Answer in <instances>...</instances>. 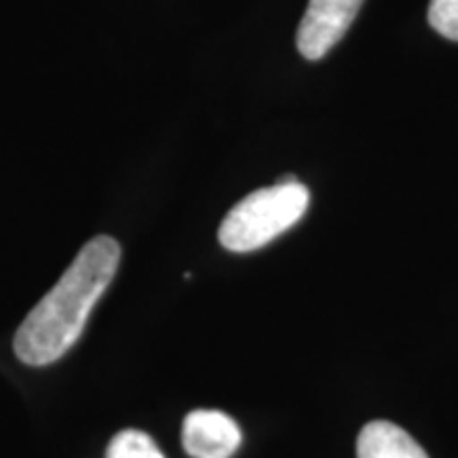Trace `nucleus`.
Segmentation results:
<instances>
[{
    "mask_svg": "<svg viewBox=\"0 0 458 458\" xmlns=\"http://www.w3.org/2000/svg\"><path fill=\"white\" fill-rule=\"evenodd\" d=\"M122 259L111 236H96L79 250L71 267L17 329L13 351L21 363L43 368L71 351L91 310L105 295Z\"/></svg>",
    "mask_w": 458,
    "mask_h": 458,
    "instance_id": "nucleus-1",
    "label": "nucleus"
},
{
    "mask_svg": "<svg viewBox=\"0 0 458 458\" xmlns=\"http://www.w3.org/2000/svg\"><path fill=\"white\" fill-rule=\"evenodd\" d=\"M308 206L310 191L300 181L257 189L229 210L219 227V242L232 253H250L293 227Z\"/></svg>",
    "mask_w": 458,
    "mask_h": 458,
    "instance_id": "nucleus-2",
    "label": "nucleus"
},
{
    "mask_svg": "<svg viewBox=\"0 0 458 458\" xmlns=\"http://www.w3.org/2000/svg\"><path fill=\"white\" fill-rule=\"evenodd\" d=\"M363 0H310L297 30V49L306 60L325 57L352 26Z\"/></svg>",
    "mask_w": 458,
    "mask_h": 458,
    "instance_id": "nucleus-3",
    "label": "nucleus"
},
{
    "mask_svg": "<svg viewBox=\"0 0 458 458\" xmlns=\"http://www.w3.org/2000/svg\"><path fill=\"white\" fill-rule=\"evenodd\" d=\"M240 442V427L223 411L196 410L182 422V448L191 458H232Z\"/></svg>",
    "mask_w": 458,
    "mask_h": 458,
    "instance_id": "nucleus-4",
    "label": "nucleus"
},
{
    "mask_svg": "<svg viewBox=\"0 0 458 458\" xmlns=\"http://www.w3.org/2000/svg\"><path fill=\"white\" fill-rule=\"evenodd\" d=\"M357 458H428L403 428L386 420L363 427L357 439Z\"/></svg>",
    "mask_w": 458,
    "mask_h": 458,
    "instance_id": "nucleus-5",
    "label": "nucleus"
},
{
    "mask_svg": "<svg viewBox=\"0 0 458 458\" xmlns=\"http://www.w3.org/2000/svg\"><path fill=\"white\" fill-rule=\"evenodd\" d=\"M106 458H164V454L148 435L140 431H123L113 437Z\"/></svg>",
    "mask_w": 458,
    "mask_h": 458,
    "instance_id": "nucleus-6",
    "label": "nucleus"
},
{
    "mask_svg": "<svg viewBox=\"0 0 458 458\" xmlns=\"http://www.w3.org/2000/svg\"><path fill=\"white\" fill-rule=\"evenodd\" d=\"M428 24L442 37L458 41V0H431Z\"/></svg>",
    "mask_w": 458,
    "mask_h": 458,
    "instance_id": "nucleus-7",
    "label": "nucleus"
}]
</instances>
